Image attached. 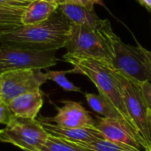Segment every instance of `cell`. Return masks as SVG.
<instances>
[{
    "instance_id": "6da1fadb",
    "label": "cell",
    "mask_w": 151,
    "mask_h": 151,
    "mask_svg": "<svg viewBox=\"0 0 151 151\" xmlns=\"http://www.w3.org/2000/svg\"><path fill=\"white\" fill-rule=\"evenodd\" d=\"M71 22L57 10L46 20L0 34L1 46L38 50H58L65 48Z\"/></svg>"
},
{
    "instance_id": "7a4b0ae2",
    "label": "cell",
    "mask_w": 151,
    "mask_h": 151,
    "mask_svg": "<svg viewBox=\"0 0 151 151\" xmlns=\"http://www.w3.org/2000/svg\"><path fill=\"white\" fill-rule=\"evenodd\" d=\"M63 59L73 66L75 73H81L87 76L95 84L99 95L113 106L122 120L131 127L141 139L125 104L119 73L112 65L85 56L65 53L63 56ZM141 141L142 142V139ZM143 146L145 149L144 143Z\"/></svg>"
},
{
    "instance_id": "3957f363",
    "label": "cell",
    "mask_w": 151,
    "mask_h": 151,
    "mask_svg": "<svg viewBox=\"0 0 151 151\" xmlns=\"http://www.w3.org/2000/svg\"><path fill=\"white\" fill-rule=\"evenodd\" d=\"M111 30L108 19H105L104 25L100 28L71 23V29L65 46L66 53L85 56L113 66V52L110 39Z\"/></svg>"
},
{
    "instance_id": "277c9868",
    "label": "cell",
    "mask_w": 151,
    "mask_h": 151,
    "mask_svg": "<svg viewBox=\"0 0 151 151\" xmlns=\"http://www.w3.org/2000/svg\"><path fill=\"white\" fill-rule=\"evenodd\" d=\"M110 39L113 52L114 68L137 86L145 81H151V72L139 47L125 43L115 35L113 30L110 33Z\"/></svg>"
},
{
    "instance_id": "5b68a950",
    "label": "cell",
    "mask_w": 151,
    "mask_h": 151,
    "mask_svg": "<svg viewBox=\"0 0 151 151\" xmlns=\"http://www.w3.org/2000/svg\"><path fill=\"white\" fill-rule=\"evenodd\" d=\"M39 120L18 118L0 131V140L24 151H39L49 138Z\"/></svg>"
},
{
    "instance_id": "8992f818",
    "label": "cell",
    "mask_w": 151,
    "mask_h": 151,
    "mask_svg": "<svg viewBox=\"0 0 151 151\" xmlns=\"http://www.w3.org/2000/svg\"><path fill=\"white\" fill-rule=\"evenodd\" d=\"M57 50L0 46V73L12 70H42L57 65Z\"/></svg>"
},
{
    "instance_id": "52a82bcc",
    "label": "cell",
    "mask_w": 151,
    "mask_h": 151,
    "mask_svg": "<svg viewBox=\"0 0 151 151\" xmlns=\"http://www.w3.org/2000/svg\"><path fill=\"white\" fill-rule=\"evenodd\" d=\"M125 104L137 132L142 140L146 151L151 150V131L148 119V106L139 86L119 73Z\"/></svg>"
},
{
    "instance_id": "ba28073f",
    "label": "cell",
    "mask_w": 151,
    "mask_h": 151,
    "mask_svg": "<svg viewBox=\"0 0 151 151\" xmlns=\"http://www.w3.org/2000/svg\"><path fill=\"white\" fill-rule=\"evenodd\" d=\"M48 81L41 70H12L0 73V100L8 104L13 98L40 89Z\"/></svg>"
},
{
    "instance_id": "9c48e42d",
    "label": "cell",
    "mask_w": 151,
    "mask_h": 151,
    "mask_svg": "<svg viewBox=\"0 0 151 151\" xmlns=\"http://www.w3.org/2000/svg\"><path fill=\"white\" fill-rule=\"evenodd\" d=\"M96 127L102 133L104 140L145 151L141 139L131 127L119 119L96 117Z\"/></svg>"
},
{
    "instance_id": "30bf717a",
    "label": "cell",
    "mask_w": 151,
    "mask_h": 151,
    "mask_svg": "<svg viewBox=\"0 0 151 151\" xmlns=\"http://www.w3.org/2000/svg\"><path fill=\"white\" fill-rule=\"evenodd\" d=\"M44 130L48 133L49 135L65 140L73 142H92L98 139L104 140L102 133L95 127H80V128H73V127H65L58 126L53 122H50L47 118H39L37 119Z\"/></svg>"
},
{
    "instance_id": "8fae6325",
    "label": "cell",
    "mask_w": 151,
    "mask_h": 151,
    "mask_svg": "<svg viewBox=\"0 0 151 151\" xmlns=\"http://www.w3.org/2000/svg\"><path fill=\"white\" fill-rule=\"evenodd\" d=\"M57 110L56 116L47 119L58 126L73 128L96 127V120L79 103L66 101L62 107H57Z\"/></svg>"
},
{
    "instance_id": "7c38bea8",
    "label": "cell",
    "mask_w": 151,
    "mask_h": 151,
    "mask_svg": "<svg viewBox=\"0 0 151 151\" xmlns=\"http://www.w3.org/2000/svg\"><path fill=\"white\" fill-rule=\"evenodd\" d=\"M16 117L36 119L39 111L43 105V93L41 89L20 95L8 104Z\"/></svg>"
},
{
    "instance_id": "4fadbf2b",
    "label": "cell",
    "mask_w": 151,
    "mask_h": 151,
    "mask_svg": "<svg viewBox=\"0 0 151 151\" xmlns=\"http://www.w3.org/2000/svg\"><path fill=\"white\" fill-rule=\"evenodd\" d=\"M58 10L65 15L72 24L88 27L91 28H100L105 23V19H100L94 10H88L79 4L60 1L58 3Z\"/></svg>"
},
{
    "instance_id": "5bb4252c",
    "label": "cell",
    "mask_w": 151,
    "mask_h": 151,
    "mask_svg": "<svg viewBox=\"0 0 151 151\" xmlns=\"http://www.w3.org/2000/svg\"><path fill=\"white\" fill-rule=\"evenodd\" d=\"M58 8V3L46 0H35L25 10L22 15L24 26L41 23L49 19Z\"/></svg>"
},
{
    "instance_id": "9a60e30c",
    "label": "cell",
    "mask_w": 151,
    "mask_h": 151,
    "mask_svg": "<svg viewBox=\"0 0 151 151\" xmlns=\"http://www.w3.org/2000/svg\"><path fill=\"white\" fill-rule=\"evenodd\" d=\"M27 7L0 5V34L12 31L22 24V15Z\"/></svg>"
},
{
    "instance_id": "2e32d148",
    "label": "cell",
    "mask_w": 151,
    "mask_h": 151,
    "mask_svg": "<svg viewBox=\"0 0 151 151\" xmlns=\"http://www.w3.org/2000/svg\"><path fill=\"white\" fill-rule=\"evenodd\" d=\"M85 96H86L88 105L96 113L102 115L104 118H116V119H119L122 120L118 111L101 95L86 93Z\"/></svg>"
},
{
    "instance_id": "e0dca14e",
    "label": "cell",
    "mask_w": 151,
    "mask_h": 151,
    "mask_svg": "<svg viewBox=\"0 0 151 151\" xmlns=\"http://www.w3.org/2000/svg\"><path fill=\"white\" fill-rule=\"evenodd\" d=\"M39 151H94L81 147L76 142L49 136L46 143Z\"/></svg>"
},
{
    "instance_id": "ac0fdd59",
    "label": "cell",
    "mask_w": 151,
    "mask_h": 151,
    "mask_svg": "<svg viewBox=\"0 0 151 151\" xmlns=\"http://www.w3.org/2000/svg\"><path fill=\"white\" fill-rule=\"evenodd\" d=\"M76 143H78L83 148L94 151H142L138 149L119 145L103 139H98L96 141L88 143H85V142H76Z\"/></svg>"
},
{
    "instance_id": "d6986e66",
    "label": "cell",
    "mask_w": 151,
    "mask_h": 151,
    "mask_svg": "<svg viewBox=\"0 0 151 151\" xmlns=\"http://www.w3.org/2000/svg\"><path fill=\"white\" fill-rule=\"evenodd\" d=\"M68 73H75L74 68L68 71H48L46 73L48 80L53 81L59 87H61L65 91L72 92H81V88L73 85L68 79L65 77V74Z\"/></svg>"
},
{
    "instance_id": "ffe728a7",
    "label": "cell",
    "mask_w": 151,
    "mask_h": 151,
    "mask_svg": "<svg viewBox=\"0 0 151 151\" xmlns=\"http://www.w3.org/2000/svg\"><path fill=\"white\" fill-rule=\"evenodd\" d=\"M16 119L17 117L11 110L9 105L5 102L0 100V123L8 126Z\"/></svg>"
},
{
    "instance_id": "44dd1931",
    "label": "cell",
    "mask_w": 151,
    "mask_h": 151,
    "mask_svg": "<svg viewBox=\"0 0 151 151\" xmlns=\"http://www.w3.org/2000/svg\"><path fill=\"white\" fill-rule=\"evenodd\" d=\"M139 87L148 108L151 110V81L142 82Z\"/></svg>"
},
{
    "instance_id": "7402d4cb",
    "label": "cell",
    "mask_w": 151,
    "mask_h": 151,
    "mask_svg": "<svg viewBox=\"0 0 151 151\" xmlns=\"http://www.w3.org/2000/svg\"><path fill=\"white\" fill-rule=\"evenodd\" d=\"M61 1H63L65 3L79 4V5L83 6V7H85L88 10H90V11L94 10V5L96 4L101 3V0H61Z\"/></svg>"
},
{
    "instance_id": "603a6c76",
    "label": "cell",
    "mask_w": 151,
    "mask_h": 151,
    "mask_svg": "<svg viewBox=\"0 0 151 151\" xmlns=\"http://www.w3.org/2000/svg\"><path fill=\"white\" fill-rule=\"evenodd\" d=\"M31 3L24 0H0V5L9 7H27Z\"/></svg>"
},
{
    "instance_id": "cb8c5ba5",
    "label": "cell",
    "mask_w": 151,
    "mask_h": 151,
    "mask_svg": "<svg viewBox=\"0 0 151 151\" xmlns=\"http://www.w3.org/2000/svg\"><path fill=\"white\" fill-rule=\"evenodd\" d=\"M137 46L139 47L140 51H141V53H142V57H143V58H144V60H145V62H146V64H147V65H148V67L150 69V71L151 72V51L146 50L145 48H143L139 42H137Z\"/></svg>"
},
{
    "instance_id": "d4e9b609",
    "label": "cell",
    "mask_w": 151,
    "mask_h": 151,
    "mask_svg": "<svg viewBox=\"0 0 151 151\" xmlns=\"http://www.w3.org/2000/svg\"><path fill=\"white\" fill-rule=\"evenodd\" d=\"M141 4H142L144 7H146L151 12V0H137Z\"/></svg>"
},
{
    "instance_id": "484cf974",
    "label": "cell",
    "mask_w": 151,
    "mask_h": 151,
    "mask_svg": "<svg viewBox=\"0 0 151 151\" xmlns=\"http://www.w3.org/2000/svg\"><path fill=\"white\" fill-rule=\"evenodd\" d=\"M148 119H149V124H150V127L151 131V110L148 109Z\"/></svg>"
},
{
    "instance_id": "4316f807",
    "label": "cell",
    "mask_w": 151,
    "mask_h": 151,
    "mask_svg": "<svg viewBox=\"0 0 151 151\" xmlns=\"http://www.w3.org/2000/svg\"><path fill=\"white\" fill-rule=\"evenodd\" d=\"M46 1H49V2H51V3H59L61 0H46Z\"/></svg>"
},
{
    "instance_id": "83f0119b",
    "label": "cell",
    "mask_w": 151,
    "mask_h": 151,
    "mask_svg": "<svg viewBox=\"0 0 151 151\" xmlns=\"http://www.w3.org/2000/svg\"><path fill=\"white\" fill-rule=\"evenodd\" d=\"M24 1H27V2H33V1H35V0H24Z\"/></svg>"
},
{
    "instance_id": "f1b7e54d",
    "label": "cell",
    "mask_w": 151,
    "mask_h": 151,
    "mask_svg": "<svg viewBox=\"0 0 151 151\" xmlns=\"http://www.w3.org/2000/svg\"><path fill=\"white\" fill-rule=\"evenodd\" d=\"M149 151H151V150H149Z\"/></svg>"
},
{
    "instance_id": "f546056e",
    "label": "cell",
    "mask_w": 151,
    "mask_h": 151,
    "mask_svg": "<svg viewBox=\"0 0 151 151\" xmlns=\"http://www.w3.org/2000/svg\"><path fill=\"white\" fill-rule=\"evenodd\" d=\"M136 1H137V0H136Z\"/></svg>"
}]
</instances>
